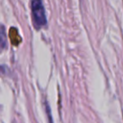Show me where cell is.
<instances>
[{"instance_id":"6da1fadb","label":"cell","mask_w":123,"mask_h":123,"mask_svg":"<svg viewBox=\"0 0 123 123\" xmlns=\"http://www.w3.org/2000/svg\"><path fill=\"white\" fill-rule=\"evenodd\" d=\"M31 10L34 26L37 29H40L47 24L46 13L44 10V6L41 0H32L31 2Z\"/></svg>"},{"instance_id":"7a4b0ae2","label":"cell","mask_w":123,"mask_h":123,"mask_svg":"<svg viewBox=\"0 0 123 123\" xmlns=\"http://www.w3.org/2000/svg\"><path fill=\"white\" fill-rule=\"evenodd\" d=\"M10 31H11V32H10V37H11V39H12V44L17 45V44L21 41L20 37H19V35H18V33H17V30H16L15 28H11Z\"/></svg>"},{"instance_id":"3957f363","label":"cell","mask_w":123,"mask_h":123,"mask_svg":"<svg viewBox=\"0 0 123 123\" xmlns=\"http://www.w3.org/2000/svg\"><path fill=\"white\" fill-rule=\"evenodd\" d=\"M7 46V37L5 33V27H0V50L5 49Z\"/></svg>"}]
</instances>
